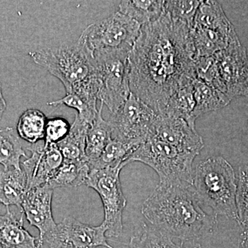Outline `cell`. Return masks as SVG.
I'll return each instance as SVG.
<instances>
[{
  "instance_id": "4fadbf2b",
  "label": "cell",
  "mask_w": 248,
  "mask_h": 248,
  "mask_svg": "<svg viewBox=\"0 0 248 248\" xmlns=\"http://www.w3.org/2000/svg\"><path fill=\"white\" fill-rule=\"evenodd\" d=\"M28 150L32 155L23 162L28 190L46 185L64 161L58 145L33 144Z\"/></svg>"
},
{
  "instance_id": "4dcf8cb0",
  "label": "cell",
  "mask_w": 248,
  "mask_h": 248,
  "mask_svg": "<svg viewBox=\"0 0 248 248\" xmlns=\"http://www.w3.org/2000/svg\"><path fill=\"white\" fill-rule=\"evenodd\" d=\"M71 125L62 117L48 119L46 125L45 145L58 144L66 138Z\"/></svg>"
},
{
  "instance_id": "e0dca14e",
  "label": "cell",
  "mask_w": 248,
  "mask_h": 248,
  "mask_svg": "<svg viewBox=\"0 0 248 248\" xmlns=\"http://www.w3.org/2000/svg\"><path fill=\"white\" fill-rule=\"evenodd\" d=\"M28 190L27 179L22 169H8L0 172V203L21 208Z\"/></svg>"
},
{
  "instance_id": "f546056e",
  "label": "cell",
  "mask_w": 248,
  "mask_h": 248,
  "mask_svg": "<svg viewBox=\"0 0 248 248\" xmlns=\"http://www.w3.org/2000/svg\"><path fill=\"white\" fill-rule=\"evenodd\" d=\"M202 1H165L164 11L174 20L187 23L192 27Z\"/></svg>"
},
{
  "instance_id": "44dd1931",
  "label": "cell",
  "mask_w": 248,
  "mask_h": 248,
  "mask_svg": "<svg viewBox=\"0 0 248 248\" xmlns=\"http://www.w3.org/2000/svg\"><path fill=\"white\" fill-rule=\"evenodd\" d=\"M90 172L91 166L87 160L76 161L64 160L61 167L46 186L54 190L58 187H73L83 184L85 185Z\"/></svg>"
},
{
  "instance_id": "d4e9b609",
  "label": "cell",
  "mask_w": 248,
  "mask_h": 248,
  "mask_svg": "<svg viewBox=\"0 0 248 248\" xmlns=\"http://www.w3.org/2000/svg\"><path fill=\"white\" fill-rule=\"evenodd\" d=\"M186 243L176 244L169 235L143 223L141 232L130 238L129 248H203L198 243L186 247Z\"/></svg>"
},
{
  "instance_id": "8fae6325",
  "label": "cell",
  "mask_w": 248,
  "mask_h": 248,
  "mask_svg": "<svg viewBox=\"0 0 248 248\" xmlns=\"http://www.w3.org/2000/svg\"><path fill=\"white\" fill-rule=\"evenodd\" d=\"M218 76V90L232 100L248 95V57L239 39L213 55Z\"/></svg>"
},
{
  "instance_id": "7c38bea8",
  "label": "cell",
  "mask_w": 248,
  "mask_h": 248,
  "mask_svg": "<svg viewBox=\"0 0 248 248\" xmlns=\"http://www.w3.org/2000/svg\"><path fill=\"white\" fill-rule=\"evenodd\" d=\"M107 230L102 224L93 226L66 217L43 239L50 248H114L108 243Z\"/></svg>"
},
{
  "instance_id": "836d02e7",
  "label": "cell",
  "mask_w": 248,
  "mask_h": 248,
  "mask_svg": "<svg viewBox=\"0 0 248 248\" xmlns=\"http://www.w3.org/2000/svg\"><path fill=\"white\" fill-rule=\"evenodd\" d=\"M0 248H9L5 247V246H0Z\"/></svg>"
},
{
  "instance_id": "603a6c76",
  "label": "cell",
  "mask_w": 248,
  "mask_h": 248,
  "mask_svg": "<svg viewBox=\"0 0 248 248\" xmlns=\"http://www.w3.org/2000/svg\"><path fill=\"white\" fill-rule=\"evenodd\" d=\"M164 4L165 1L156 0L122 1L119 11L142 26L159 19L164 11Z\"/></svg>"
},
{
  "instance_id": "5b68a950",
  "label": "cell",
  "mask_w": 248,
  "mask_h": 248,
  "mask_svg": "<svg viewBox=\"0 0 248 248\" xmlns=\"http://www.w3.org/2000/svg\"><path fill=\"white\" fill-rule=\"evenodd\" d=\"M197 156L156 139L150 138L134 152L129 158V162L139 161L148 165L159 175V184L193 186L192 165Z\"/></svg>"
},
{
  "instance_id": "277c9868",
  "label": "cell",
  "mask_w": 248,
  "mask_h": 248,
  "mask_svg": "<svg viewBox=\"0 0 248 248\" xmlns=\"http://www.w3.org/2000/svg\"><path fill=\"white\" fill-rule=\"evenodd\" d=\"M193 187L201 203L210 207L214 215L237 221V184L234 169L222 156L201 161L194 173Z\"/></svg>"
},
{
  "instance_id": "9a60e30c",
  "label": "cell",
  "mask_w": 248,
  "mask_h": 248,
  "mask_svg": "<svg viewBox=\"0 0 248 248\" xmlns=\"http://www.w3.org/2000/svg\"><path fill=\"white\" fill-rule=\"evenodd\" d=\"M53 189L46 185L29 189L23 198L21 209L31 226H35L40 232L38 247L43 245L46 234L57 226L52 213Z\"/></svg>"
},
{
  "instance_id": "ffe728a7",
  "label": "cell",
  "mask_w": 248,
  "mask_h": 248,
  "mask_svg": "<svg viewBox=\"0 0 248 248\" xmlns=\"http://www.w3.org/2000/svg\"><path fill=\"white\" fill-rule=\"evenodd\" d=\"M91 125L76 115L71 130L64 140L58 143L64 160L84 161L86 157V136Z\"/></svg>"
},
{
  "instance_id": "2e32d148",
  "label": "cell",
  "mask_w": 248,
  "mask_h": 248,
  "mask_svg": "<svg viewBox=\"0 0 248 248\" xmlns=\"http://www.w3.org/2000/svg\"><path fill=\"white\" fill-rule=\"evenodd\" d=\"M24 213L17 218L6 207V213L0 215V246L9 248H39V237H34L24 228Z\"/></svg>"
},
{
  "instance_id": "52a82bcc",
  "label": "cell",
  "mask_w": 248,
  "mask_h": 248,
  "mask_svg": "<svg viewBox=\"0 0 248 248\" xmlns=\"http://www.w3.org/2000/svg\"><path fill=\"white\" fill-rule=\"evenodd\" d=\"M129 53L123 50H102L93 53L97 70V99L112 113L130 95Z\"/></svg>"
},
{
  "instance_id": "cb8c5ba5",
  "label": "cell",
  "mask_w": 248,
  "mask_h": 248,
  "mask_svg": "<svg viewBox=\"0 0 248 248\" xmlns=\"http://www.w3.org/2000/svg\"><path fill=\"white\" fill-rule=\"evenodd\" d=\"M139 146L134 143L112 138L99 159L90 166L91 170L126 166L130 163L129 158Z\"/></svg>"
},
{
  "instance_id": "f1b7e54d",
  "label": "cell",
  "mask_w": 248,
  "mask_h": 248,
  "mask_svg": "<svg viewBox=\"0 0 248 248\" xmlns=\"http://www.w3.org/2000/svg\"><path fill=\"white\" fill-rule=\"evenodd\" d=\"M237 222L242 231H248V167L239 169V180L236 197Z\"/></svg>"
},
{
  "instance_id": "d6a6232c",
  "label": "cell",
  "mask_w": 248,
  "mask_h": 248,
  "mask_svg": "<svg viewBox=\"0 0 248 248\" xmlns=\"http://www.w3.org/2000/svg\"><path fill=\"white\" fill-rule=\"evenodd\" d=\"M6 109V102L3 96L2 90H1V84H0V121L2 118L5 110Z\"/></svg>"
},
{
  "instance_id": "1f68e13d",
  "label": "cell",
  "mask_w": 248,
  "mask_h": 248,
  "mask_svg": "<svg viewBox=\"0 0 248 248\" xmlns=\"http://www.w3.org/2000/svg\"><path fill=\"white\" fill-rule=\"evenodd\" d=\"M238 248H248V231H242Z\"/></svg>"
},
{
  "instance_id": "30bf717a",
  "label": "cell",
  "mask_w": 248,
  "mask_h": 248,
  "mask_svg": "<svg viewBox=\"0 0 248 248\" xmlns=\"http://www.w3.org/2000/svg\"><path fill=\"white\" fill-rule=\"evenodd\" d=\"M157 117L153 109L130 93L108 121L112 138L140 146L151 138Z\"/></svg>"
},
{
  "instance_id": "4316f807",
  "label": "cell",
  "mask_w": 248,
  "mask_h": 248,
  "mask_svg": "<svg viewBox=\"0 0 248 248\" xmlns=\"http://www.w3.org/2000/svg\"><path fill=\"white\" fill-rule=\"evenodd\" d=\"M27 157L14 128H0V164L4 170H21L20 159Z\"/></svg>"
},
{
  "instance_id": "3957f363",
  "label": "cell",
  "mask_w": 248,
  "mask_h": 248,
  "mask_svg": "<svg viewBox=\"0 0 248 248\" xmlns=\"http://www.w3.org/2000/svg\"><path fill=\"white\" fill-rule=\"evenodd\" d=\"M29 55L35 63L60 79L66 94H77L97 102L95 59L81 39L70 45L37 49Z\"/></svg>"
},
{
  "instance_id": "7402d4cb",
  "label": "cell",
  "mask_w": 248,
  "mask_h": 248,
  "mask_svg": "<svg viewBox=\"0 0 248 248\" xmlns=\"http://www.w3.org/2000/svg\"><path fill=\"white\" fill-rule=\"evenodd\" d=\"M195 101L192 83L179 89L170 98L163 112L159 115L185 120L192 128H195L193 117Z\"/></svg>"
},
{
  "instance_id": "ba28073f",
  "label": "cell",
  "mask_w": 248,
  "mask_h": 248,
  "mask_svg": "<svg viewBox=\"0 0 248 248\" xmlns=\"http://www.w3.org/2000/svg\"><path fill=\"white\" fill-rule=\"evenodd\" d=\"M141 26L120 11L90 24L79 37L93 54L102 50L130 52Z\"/></svg>"
},
{
  "instance_id": "d6986e66",
  "label": "cell",
  "mask_w": 248,
  "mask_h": 248,
  "mask_svg": "<svg viewBox=\"0 0 248 248\" xmlns=\"http://www.w3.org/2000/svg\"><path fill=\"white\" fill-rule=\"evenodd\" d=\"M192 87L195 101L193 112L195 121L203 114L226 107L231 102L223 93L198 78L192 81Z\"/></svg>"
},
{
  "instance_id": "7a4b0ae2",
  "label": "cell",
  "mask_w": 248,
  "mask_h": 248,
  "mask_svg": "<svg viewBox=\"0 0 248 248\" xmlns=\"http://www.w3.org/2000/svg\"><path fill=\"white\" fill-rule=\"evenodd\" d=\"M193 186L159 184L145 200L141 213L156 229L182 243L194 244L213 234L217 216L201 206Z\"/></svg>"
},
{
  "instance_id": "484cf974",
  "label": "cell",
  "mask_w": 248,
  "mask_h": 248,
  "mask_svg": "<svg viewBox=\"0 0 248 248\" xmlns=\"http://www.w3.org/2000/svg\"><path fill=\"white\" fill-rule=\"evenodd\" d=\"M47 120L48 119L42 111L36 108L28 109L18 120V136L32 145L36 144L39 141L45 140Z\"/></svg>"
},
{
  "instance_id": "6da1fadb",
  "label": "cell",
  "mask_w": 248,
  "mask_h": 248,
  "mask_svg": "<svg viewBox=\"0 0 248 248\" xmlns=\"http://www.w3.org/2000/svg\"><path fill=\"white\" fill-rule=\"evenodd\" d=\"M190 29L164 11L141 26L129 53L130 91L158 115L174 93L197 78Z\"/></svg>"
},
{
  "instance_id": "5bb4252c",
  "label": "cell",
  "mask_w": 248,
  "mask_h": 248,
  "mask_svg": "<svg viewBox=\"0 0 248 248\" xmlns=\"http://www.w3.org/2000/svg\"><path fill=\"white\" fill-rule=\"evenodd\" d=\"M169 143L182 151L200 155L203 139L185 120L158 115L151 138ZM149 138V139H150Z\"/></svg>"
},
{
  "instance_id": "ac0fdd59",
  "label": "cell",
  "mask_w": 248,
  "mask_h": 248,
  "mask_svg": "<svg viewBox=\"0 0 248 248\" xmlns=\"http://www.w3.org/2000/svg\"><path fill=\"white\" fill-rule=\"evenodd\" d=\"M104 104L101 102L96 118L89 127L86 136V157L90 166L101 156L112 140V128L108 121L104 120L102 110Z\"/></svg>"
},
{
  "instance_id": "9c48e42d",
  "label": "cell",
  "mask_w": 248,
  "mask_h": 248,
  "mask_svg": "<svg viewBox=\"0 0 248 248\" xmlns=\"http://www.w3.org/2000/svg\"><path fill=\"white\" fill-rule=\"evenodd\" d=\"M124 166L101 170H91L85 185L99 194L104 210L102 224L107 230L108 237L117 238L123 232V213L126 200L120 179Z\"/></svg>"
},
{
  "instance_id": "83f0119b",
  "label": "cell",
  "mask_w": 248,
  "mask_h": 248,
  "mask_svg": "<svg viewBox=\"0 0 248 248\" xmlns=\"http://www.w3.org/2000/svg\"><path fill=\"white\" fill-rule=\"evenodd\" d=\"M50 107L66 106L78 111V117L89 123L93 124L99 111L97 108V102L89 100L77 94H66L65 97L58 100L47 103Z\"/></svg>"
},
{
  "instance_id": "8992f818",
  "label": "cell",
  "mask_w": 248,
  "mask_h": 248,
  "mask_svg": "<svg viewBox=\"0 0 248 248\" xmlns=\"http://www.w3.org/2000/svg\"><path fill=\"white\" fill-rule=\"evenodd\" d=\"M195 58L213 56L238 40L234 26L218 1H202L190 29Z\"/></svg>"
}]
</instances>
